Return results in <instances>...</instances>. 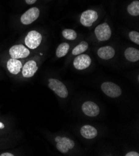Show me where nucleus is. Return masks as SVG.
Masks as SVG:
<instances>
[{
  "label": "nucleus",
  "mask_w": 139,
  "mask_h": 156,
  "mask_svg": "<svg viewBox=\"0 0 139 156\" xmlns=\"http://www.w3.org/2000/svg\"><path fill=\"white\" fill-rule=\"evenodd\" d=\"M49 88L54 91L56 94L60 98H66L68 96V90L66 85L60 80L54 79H49Z\"/></svg>",
  "instance_id": "nucleus-1"
},
{
  "label": "nucleus",
  "mask_w": 139,
  "mask_h": 156,
  "mask_svg": "<svg viewBox=\"0 0 139 156\" xmlns=\"http://www.w3.org/2000/svg\"><path fill=\"white\" fill-rule=\"evenodd\" d=\"M42 41V36L36 30H31L28 33L25 37L26 45L31 49H35L38 48Z\"/></svg>",
  "instance_id": "nucleus-2"
},
{
  "label": "nucleus",
  "mask_w": 139,
  "mask_h": 156,
  "mask_svg": "<svg viewBox=\"0 0 139 156\" xmlns=\"http://www.w3.org/2000/svg\"><path fill=\"white\" fill-rule=\"evenodd\" d=\"M101 89L107 96L111 98H117L122 94V90L120 87L111 82L103 83Z\"/></svg>",
  "instance_id": "nucleus-3"
},
{
  "label": "nucleus",
  "mask_w": 139,
  "mask_h": 156,
  "mask_svg": "<svg viewBox=\"0 0 139 156\" xmlns=\"http://www.w3.org/2000/svg\"><path fill=\"white\" fill-rule=\"evenodd\" d=\"M95 34L97 39L99 41H105L111 38L112 32L109 24L104 23L96 27Z\"/></svg>",
  "instance_id": "nucleus-4"
},
{
  "label": "nucleus",
  "mask_w": 139,
  "mask_h": 156,
  "mask_svg": "<svg viewBox=\"0 0 139 156\" xmlns=\"http://www.w3.org/2000/svg\"><path fill=\"white\" fill-rule=\"evenodd\" d=\"M40 11L36 7H33L26 11L21 17V22L24 25H28L36 21L39 16Z\"/></svg>",
  "instance_id": "nucleus-5"
},
{
  "label": "nucleus",
  "mask_w": 139,
  "mask_h": 156,
  "mask_svg": "<svg viewBox=\"0 0 139 156\" xmlns=\"http://www.w3.org/2000/svg\"><path fill=\"white\" fill-rule=\"evenodd\" d=\"M98 19V14L94 10H87L83 12L81 16V23L86 27H90Z\"/></svg>",
  "instance_id": "nucleus-6"
},
{
  "label": "nucleus",
  "mask_w": 139,
  "mask_h": 156,
  "mask_svg": "<svg viewBox=\"0 0 139 156\" xmlns=\"http://www.w3.org/2000/svg\"><path fill=\"white\" fill-rule=\"evenodd\" d=\"M9 55L13 58H23L27 57L30 52L27 48L23 45H15L10 48Z\"/></svg>",
  "instance_id": "nucleus-7"
},
{
  "label": "nucleus",
  "mask_w": 139,
  "mask_h": 156,
  "mask_svg": "<svg viewBox=\"0 0 139 156\" xmlns=\"http://www.w3.org/2000/svg\"><path fill=\"white\" fill-rule=\"evenodd\" d=\"M73 64L76 69L79 70H84L90 66L91 59L88 55L81 54L75 58Z\"/></svg>",
  "instance_id": "nucleus-8"
},
{
  "label": "nucleus",
  "mask_w": 139,
  "mask_h": 156,
  "mask_svg": "<svg viewBox=\"0 0 139 156\" xmlns=\"http://www.w3.org/2000/svg\"><path fill=\"white\" fill-rule=\"evenodd\" d=\"M82 110L86 115L90 117L97 116L100 112V109L98 105L90 101H87L83 103Z\"/></svg>",
  "instance_id": "nucleus-9"
},
{
  "label": "nucleus",
  "mask_w": 139,
  "mask_h": 156,
  "mask_svg": "<svg viewBox=\"0 0 139 156\" xmlns=\"http://www.w3.org/2000/svg\"><path fill=\"white\" fill-rule=\"evenodd\" d=\"M74 142L69 138L61 137L59 141L56 144L57 150L61 153H67L69 149H73L74 147Z\"/></svg>",
  "instance_id": "nucleus-10"
},
{
  "label": "nucleus",
  "mask_w": 139,
  "mask_h": 156,
  "mask_svg": "<svg viewBox=\"0 0 139 156\" xmlns=\"http://www.w3.org/2000/svg\"><path fill=\"white\" fill-rule=\"evenodd\" d=\"M38 69L36 62L35 60H29L24 65L22 74L25 78H30L34 76Z\"/></svg>",
  "instance_id": "nucleus-11"
},
{
  "label": "nucleus",
  "mask_w": 139,
  "mask_h": 156,
  "mask_svg": "<svg viewBox=\"0 0 139 156\" xmlns=\"http://www.w3.org/2000/svg\"><path fill=\"white\" fill-rule=\"evenodd\" d=\"M23 67L21 62L16 58H10L7 62V68L9 72L13 74L17 75L18 74Z\"/></svg>",
  "instance_id": "nucleus-12"
},
{
  "label": "nucleus",
  "mask_w": 139,
  "mask_h": 156,
  "mask_svg": "<svg viewBox=\"0 0 139 156\" xmlns=\"http://www.w3.org/2000/svg\"><path fill=\"white\" fill-rule=\"evenodd\" d=\"M115 53L114 49L111 46L102 47L97 51L98 56L104 60L111 59L114 57Z\"/></svg>",
  "instance_id": "nucleus-13"
},
{
  "label": "nucleus",
  "mask_w": 139,
  "mask_h": 156,
  "mask_svg": "<svg viewBox=\"0 0 139 156\" xmlns=\"http://www.w3.org/2000/svg\"><path fill=\"white\" fill-rule=\"evenodd\" d=\"M81 134L84 138L91 139L97 136V131L90 125H84L81 129Z\"/></svg>",
  "instance_id": "nucleus-14"
},
{
  "label": "nucleus",
  "mask_w": 139,
  "mask_h": 156,
  "mask_svg": "<svg viewBox=\"0 0 139 156\" xmlns=\"http://www.w3.org/2000/svg\"><path fill=\"white\" fill-rule=\"evenodd\" d=\"M125 57L127 60L135 62L139 60V51L134 48H129L125 51Z\"/></svg>",
  "instance_id": "nucleus-15"
},
{
  "label": "nucleus",
  "mask_w": 139,
  "mask_h": 156,
  "mask_svg": "<svg viewBox=\"0 0 139 156\" xmlns=\"http://www.w3.org/2000/svg\"><path fill=\"white\" fill-rule=\"evenodd\" d=\"M69 49V44L66 42H63L60 44L57 48L56 52V56L59 58L65 56L68 54Z\"/></svg>",
  "instance_id": "nucleus-16"
},
{
  "label": "nucleus",
  "mask_w": 139,
  "mask_h": 156,
  "mask_svg": "<svg viewBox=\"0 0 139 156\" xmlns=\"http://www.w3.org/2000/svg\"><path fill=\"white\" fill-rule=\"evenodd\" d=\"M88 44L86 41H82L80 44L75 46L72 51V54L74 55H78L87 51L88 49Z\"/></svg>",
  "instance_id": "nucleus-17"
},
{
  "label": "nucleus",
  "mask_w": 139,
  "mask_h": 156,
  "mask_svg": "<svg viewBox=\"0 0 139 156\" xmlns=\"http://www.w3.org/2000/svg\"><path fill=\"white\" fill-rule=\"evenodd\" d=\"M128 12L133 16H137L139 14V2L134 1L127 7Z\"/></svg>",
  "instance_id": "nucleus-18"
},
{
  "label": "nucleus",
  "mask_w": 139,
  "mask_h": 156,
  "mask_svg": "<svg viewBox=\"0 0 139 156\" xmlns=\"http://www.w3.org/2000/svg\"><path fill=\"white\" fill-rule=\"evenodd\" d=\"M62 34H63V36L64 38L70 41L75 40L77 37V33H75V31L71 29H64Z\"/></svg>",
  "instance_id": "nucleus-19"
},
{
  "label": "nucleus",
  "mask_w": 139,
  "mask_h": 156,
  "mask_svg": "<svg viewBox=\"0 0 139 156\" xmlns=\"http://www.w3.org/2000/svg\"><path fill=\"white\" fill-rule=\"evenodd\" d=\"M129 36L130 39L137 45L139 44V33L137 31H131L129 33Z\"/></svg>",
  "instance_id": "nucleus-20"
},
{
  "label": "nucleus",
  "mask_w": 139,
  "mask_h": 156,
  "mask_svg": "<svg viewBox=\"0 0 139 156\" xmlns=\"http://www.w3.org/2000/svg\"><path fill=\"white\" fill-rule=\"evenodd\" d=\"M126 156H139V154L135 151H131L126 154Z\"/></svg>",
  "instance_id": "nucleus-21"
},
{
  "label": "nucleus",
  "mask_w": 139,
  "mask_h": 156,
  "mask_svg": "<svg viewBox=\"0 0 139 156\" xmlns=\"http://www.w3.org/2000/svg\"><path fill=\"white\" fill-rule=\"evenodd\" d=\"M36 1H37V0H25L26 3L27 5H33V4H34L35 3H36Z\"/></svg>",
  "instance_id": "nucleus-22"
},
{
  "label": "nucleus",
  "mask_w": 139,
  "mask_h": 156,
  "mask_svg": "<svg viewBox=\"0 0 139 156\" xmlns=\"http://www.w3.org/2000/svg\"><path fill=\"white\" fill-rule=\"evenodd\" d=\"M0 156H14V155L11 153H9V152H5L2 154L0 155Z\"/></svg>",
  "instance_id": "nucleus-23"
},
{
  "label": "nucleus",
  "mask_w": 139,
  "mask_h": 156,
  "mask_svg": "<svg viewBox=\"0 0 139 156\" xmlns=\"http://www.w3.org/2000/svg\"><path fill=\"white\" fill-rule=\"evenodd\" d=\"M60 138H61V137H60V136H57V137L55 138V141H56V143H58V142L59 141V140L60 139Z\"/></svg>",
  "instance_id": "nucleus-24"
},
{
  "label": "nucleus",
  "mask_w": 139,
  "mask_h": 156,
  "mask_svg": "<svg viewBox=\"0 0 139 156\" xmlns=\"http://www.w3.org/2000/svg\"><path fill=\"white\" fill-rule=\"evenodd\" d=\"M5 128V125L3 122H0V129H3Z\"/></svg>",
  "instance_id": "nucleus-25"
}]
</instances>
